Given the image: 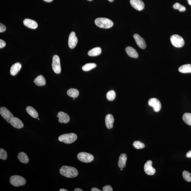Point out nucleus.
Segmentation results:
<instances>
[{"label":"nucleus","instance_id":"f03ea898","mask_svg":"<svg viewBox=\"0 0 191 191\" xmlns=\"http://www.w3.org/2000/svg\"><path fill=\"white\" fill-rule=\"evenodd\" d=\"M96 25L98 27L102 29H108L113 26V23L108 18H100L95 20Z\"/></svg>","mask_w":191,"mask_h":191},{"label":"nucleus","instance_id":"20e7f679","mask_svg":"<svg viewBox=\"0 0 191 191\" xmlns=\"http://www.w3.org/2000/svg\"><path fill=\"white\" fill-rule=\"evenodd\" d=\"M10 182L12 185L15 187L25 185L26 181L25 178L18 175H14L10 177Z\"/></svg>","mask_w":191,"mask_h":191},{"label":"nucleus","instance_id":"39448f33","mask_svg":"<svg viewBox=\"0 0 191 191\" xmlns=\"http://www.w3.org/2000/svg\"><path fill=\"white\" fill-rule=\"evenodd\" d=\"M170 41L172 44L175 47H182L184 45V41L183 38L177 34L172 35L170 37Z\"/></svg>","mask_w":191,"mask_h":191},{"label":"nucleus","instance_id":"7ed1b4c3","mask_svg":"<svg viewBox=\"0 0 191 191\" xmlns=\"http://www.w3.org/2000/svg\"><path fill=\"white\" fill-rule=\"evenodd\" d=\"M77 139V136L74 133H70L62 134L59 136V141L67 144H71L74 142Z\"/></svg>","mask_w":191,"mask_h":191},{"label":"nucleus","instance_id":"9d476101","mask_svg":"<svg viewBox=\"0 0 191 191\" xmlns=\"http://www.w3.org/2000/svg\"><path fill=\"white\" fill-rule=\"evenodd\" d=\"M144 170L147 175L151 176L156 173V170L152 166V162L148 160L145 163L144 166Z\"/></svg>","mask_w":191,"mask_h":191},{"label":"nucleus","instance_id":"f3484780","mask_svg":"<svg viewBox=\"0 0 191 191\" xmlns=\"http://www.w3.org/2000/svg\"><path fill=\"white\" fill-rule=\"evenodd\" d=\"M114 121V117L112 114H108L106 116L105 123L107 129H110L113 128Z\"/></svg>","mask_w":191,"mask_h":191},{"label":"nucleus","instance_id":"f8f14e48","mask_svg":"<svg viewBox=\"0 0 191 191\" xmlns=\"http://www.w3.org/2000/svg\"><path fill=\"white\" fill-rule=\"evenodd\" d=\"M131 6L138 11H141L145 8V4L142 0H130Z\"/></svg>","mask_w":191,"mask_h":191},{"label":"nucleus","instance_id":"4c0bfd02","mask_svg":"<svg viewBox=\"0 0 191 191\" xmlns=\"http://www.w3.org/2000/svg\"><path fill=\"white\" fill-rule=\"evenodd\" d=\"M91 191H101L100 189L97 188H93L91 189Z\"/></svg>","mask_w":191,"mask_h":191},{"label":"nucleus","instance_id":"393cba45","mask_svg":"<svg viewBox=\"0 0 191 191\" xmlns=\"http://www.w3.org/2000/svg\"><path fill=\"white\" fill-rule=\"evenodd\" d=\"M102 53L101 48L96 47L92 48L88 52V55L90 56H96L100 55Z\"/></svg>","mask_w":191,"mask_h":191},{"label":"nucleus","instance_id":"a18cd8bd","mask_svg":"<svg viewBox=\"0 0 191 191\" xmlns=\"http://www.w3.org/2000/svg\"><path fill=\"white\" fill-rule=\"evenodd\" d=\"M37 119H38V120H40V119H39V118H37Z\"/></svg>","mask_w":191,"mask_h":191},{"label":"nucleus","instance_id":"49530a36","mask_svg":"<svg viewBox=\"0 0 191 191\" xmlns=\"http://www.w3.org/2000/svg\"><path fill=\"white\" fill-rule=\"evenodd\" d=\"M120 169H121V171L123 170V168H120Z\"/></svg>","mask_w":191,"mask_h":191},{"label":"nucleus","instance_id":"ea45409f","mask_svg":"<svg viewBox=\"0 0 191 191\" xmlns=\"http://www.w3.org/2000/svg\"><path fill=\"white\" fill-rule=\"evenodd\" d=\"M45 1H46V2L50 3L53 0H44Z\"/></svg>","mask_w":191,"mask_h":191},{"label":"nucleus","instance_id":"58836bf2","mask_svg":"<svg viewBox=\"0 0 191 191\" xmlns=\"http://www.w3.org/2000/svg\"><path fill=\"white\" fill-rule=\"evenodd\" d=\"M74 191H83L82 189L79 188H76L75 189Z\"/></svg>","mask_w":191,"mask_h":191},{"label":"nucleus","instance_id":"37998d69","mask_svg":"<svg viewBox=\"0 0 191 191\" xmlns=\"http://www.w3.org/2000/svg\"><path fill=\"white\" fill-rule=\"evenodd\" d=\"M109 1H110V2H113V1L114 0H108Z\"/></svg>","mask_w":191,"mask_h":191},{"label":"nucleus","instance_id":"dca6fc26","mask_svg":"<svg viewBox=\"0 0 191 191\" xmlns=\"http://www.w3.org/2000/svg\"><path fill=\"white\" fill-rule=\"evenodd\" d=\"M23 24L27 27L30 29H37L38 26L36 22L33 20L30 19L29 18H26L23 21Z\"/></svg>","mask_w":191,"mask_h":191},{"label":"nucleus","instance_id":"c85d7f7f","mask_svg":"<svg viewBox=\"0 0 191 191\" xmlns=\"http://www.w3.org/2000/svg\"><path fill=\"white\" fill-rule=\"evenodd\" d=\"M116 93L114 91L111 90L107 92L106 95V98L109 101H113L115 99Z\"/></svg>","mask_w":191,"mask_h":191},{"label":"nucleus","instance_id":"f704fd0d","mask_svg":"<svg viewBox=\"0 0 191 191\" xmlns=\"http://www.w3.org/2000/svg\"><path fill=\"white\" fill-rule=\"evenodd\" d=\"M6 26L2 23H1L0 24V32H3L6 31Z\"/></svg>","mask_w":191,"mask_h":191},{"label":"nucleus","instance_id":"0eeeda50","mask_svg":"<svg viewBox=\"0 0 191 191\" xmlns=\"http://www.w3.org/2000/svg\"><path fill=\"white\" fill-rule=\"evenodd\" d=\"M77 158L81 162L89 163L93 160L94 157L90 153L86 152H80L78 154Z\"/></svg>","mask_w":191,"mask_h":191},{"label":"nucleus","instance_id":"e433bc0d","mask_svg":"<svg viewBox=\"0 0 191 191\" xmlns=\"http://www.w3.org/2000/svg\"><path fill=\"white\" fill-rule=\"evenodd\" d=\"M186 157L188 158H191V150L190 151L188 152L186 155Z\"/></svg>","mask_w":191,"mask_h":191},{"label":"nucleus","instance_id":"a211bd4d","mask_svg":"<svg viewBox=\"0 0 191 191\" xmlns=\"http://www.w3.org/2000/svg\"><path fill=\"white\" fill-rule=\"evenodd\" d=\"M22 65L20 63L17 62L14 64L11 67L10 73L12 76H15L19 72L21 68Z\"/></svg>","mask_w":191,"mask_h":191},{"label":"nucleus","instance_id":"cd10ccee","mask_svg":"<svg viewBox=\"0 0 191 191\" xmlns=\"http://www.w3.org/2000/svg\"><path fill=\"white\" fill-rule=\"evenodd\" d=\"M183 119L186 124L191 126V113H185L183 115Z\"/></svg>","mask_w":191,"mask_h":191},{"label":"nucleus","instance_id":"4be33fe9","mask_svg":"<svg viewBox=\"0 0 191 191\" xmlns=\"http://www.w3.org/2000/svg\"><path fill=\"white\" fill-rule=\"evenodd\" d=\"M26 111L31 116L34 118H37L38 117V113L34 108L31 106H28L26 108Z\"/></svg>","mask_w":191,"mask_h":191},{"label":"nucleus","instance_id":"bb28decb","mask_svg":"<svg viewBox=\"0 0 191 191\" xmlns=\"http://www.w3.org/2000/svg\"><path fill=\"white\" fill-rule=\"evenodd\" d=\"M96 67V64L88 63L85 64L82 67V70L84 71H88Z\"/></svg>","mask_w":191,"mask_h":191},{"label":"nucleus","instance_id":"aec40b11","mask_svg":"<svg viewBox=\"0 0 191 191\" xmlns=\"http://www.w3.org/2000/svg\"><path fill=\"white\" fill-rule=\"evenodd\" d=\"M127 160V157L126 154L123 153L120 155L118 162V166L119 168H124L126 165Z\"/></svg>","mask_w":191,"mask_h":191},{"label":"nucleus","instance_id":"a878e982","mask_svg":"<svg viewBox=\"0 0 191 191\" xmlns=\"http://www.w3.org/2000/svg\"><path fill=\"white\" fill-rule=\"evenodd\" d=\"M67 95L71 98H77L79 95V91L76 89L71 88L67 91Z\"/></svg>","mask_w":191,"mask_h":191},{"label":"nucleus","instance_id":"473e14b6","mask_svg":"<svg viewBox=\"0 0 191 191\" xmlns=\"http://www.w3.org/2000/svg\"><path fill=\"white\" fill-rule=\"evenodd\" d=\"M7 153L5 150L2 148L0 149V159L5 160L8 156Z\"/></svg>","mask_w":191,"mask_h":191},{"label":"nucleus","instance_id":"423d86ee","mask_svg":"<svg viewBox=\"0 0 191 191\" xmlns=\"http://www.w3.org/2000/svg\"><path fill=\"white\" fill-rule=\"evenodd\" d=\"M52 67L55 73L56 74H59L61 73V70L60 61L58 56L55 55L53 56Z\"/></svg>","mask_w":191,"mask_h":191},{"label":"nucleus","instance_id":"5701e85b","mask_svg":"<svg viewBox=\"0 0 191 191\" xmlns=\"http://www.w3.org/2000/svg\"><path fill=\"white\" fill-rule=\"evenodd\" d=\"M18 158L20 162L23 164H27L29 161V158L27 155L23 152L19 153L18 155Z\"/></svg>","mask_w":191,"mask_h":191},{"label":"nucleus","instance_id":"9b49d317","mask_svg":"<svg viewBox=\"0 0 191 191\" xmlns=\"http://www.w3.org/2000/svg\"><path fill=\"white\" fill-rule=\"evenodd\" d=\"M78 42L77 38L74 32H72L69 37L68 44L70 48L73 49L76 46Z\"/></svg>","mask_w":191,"mask_h":191},{"label":"nucleus","instance_id":"a19ab883","mask_svg":"<svg viewBox=\"0 0 191 191\" xmlns=\"http://www.w3.org/2000/svg\"><path fill=\"white\" fill-rule=\"evenodd\" d=\"M59 191H68V190L64 189H61L59 190Z\"/></svg>","mask_w":191,"mask_h":191},{"label":"nucleus","instance_id":"2f4dec72","mask_svg":"<svg viewBox=\"0 0 191 191\" xmlns=\"http://www.w3.org/2000/svg\"><path fill=\"white\" fill-rule=\"evenodd\" d=\"M173 8L175 9H178L181 12H184L186 10V8L179 3H176L174 4Z\"/></svg>","mask_w":191,"mask_h":191},{"label":"nucleus","instance_id":"7c9ffc66","mask_svg":"<svg viewBox=\"0 0 191 191\" xmlns=\"http://www.w3.org/2000/svg\"><path fill=\"white\" fill-rule=\"evenodd\" d=\"M184 179L188 182H191V174L187 171H184L183 173Z\"/></svg>","mask_w":191,"mask_h":191},{"label":"nucleus","instance_id":"79ce46f5","mask_svg":"<svg viewBox=\"0 0 191 191\" xmlns=\"http://www.w3.org/2000/svg\"><path fill=\"white\" fill-rule=\"evenodd\" d=\"M188 3L190 5H191V0H187Z\"/></svg>","mask_w":191,"mask_h":191},{"label":"nucleus","instance_id":"6ab92c4d","mask_svg":"<svg viewBox=\"0 0 191 191\" xmlns=\"http://www.w3.org/2000/svg\"><path fill=\"white\" fill-rule=\"evenodd\" d=\"M125 50H126L128 55L130 57L136 59L138 57V53L134 48L130 46H128L126 48Z\"/></svg>","mask_w":191,"mask_h":191},{"label":"nucleus","instance_id":"1a4fd4ad","mask_svg":"<svg viewBox=\"0 0 191 191\" xmlns=\"http://www.w3.org/2000/svg\"><path fill=\"white\" fill-rule=\"evenodd\" d=\"M148 104L154 109L155 112H158L162 108V104L159 100L155 98H151L148 101Z\"/></svg>","mask_w":191,"mask_h":191},{"label":"nucleus","instance_id":"f257e3e1","mask_svg":"<svg viewBox=\"0 0 191 191\" xmlns=\"http://www.w3.org/2000/svg\"><path fill=\"white\" fill-rule=\"evenodd\" d=\"M59 173L62 176L67 178L76 177L78 175L77 169L74 167L63 166L59 170Z\"/></svg>","mask_w":191,"mask_h":191},{"label":"nucleus","instance_id":"c03bdc74","mask_svg":"<svg viewBox=\"0 0 191 191\" xmlns=\"http://www.w3.org/2000/svg\"><path fill=\"white\" fill-rule=\"evenodd\" d=\"M87 1H93V0H87Z\"/></svg>","mask_w":191,"mask_h":191},{"label":"nucleus","instance_id":"4468645a","mask_svg":"<svg viewBox=\"0 0 191 191\" xmlns=\"http://www.w3.org/2000/svg\"><path fill=\"white\" fill-rule=\"evenodd\" d=\"M57 117H58L59 121L61 123H66L70 121V117L68 114L62 112H59L58 113Z\"/></svg>","mask_w":191,"mask_h":191},{"label":"nucleus","instance_id":"c756f323","mask_svg":"<svg viewBox=\"0 0 191 191\" xmlns=\"http://www.w3.org/2000/svg\"><path fill=\"white\" fill-rule=\"evenodd\" d=\"M133 146L134 148L137 149H142L145 148V145L143 143H142L138 141H136L133 143Z\"/></svg>","mask_w":191,"mask_h":191},{"label":"nucleus","instance_id":"ddd939ff","mask_svg":"<svg viewBox=\"0 0 191 191\" xmlns=\"http://www.w3.org/2000/svg\"><path fill=\"white\" fill-rule=\"evenodd\" d=\"M134 37L136 44L139 47L142 49H145L146 48V43L143 38L141 37L139 34H134Z\"/></svg>","mask_w":191,"mask_h":191},{"label":"nucleus","instance_id":"b1692460","mask_svg":"<svg viewBox=\"0 0 191 191\" xmlns=\"http://www.w3.org/2000/svg\"><path fill=\"white\" fill-rule=\"evenodd\" d=\"M179 71L183 73H191V65L186 64L179 67Z\"/></svg>","mask_w":191,"mask_h":191},{"label":"nucleus","instance_id":"6e6552de","mask_svg":"<svg viewBox=\"0 0 191 191\" xmlns=\"http://www.w3.org/2000/svg\"><path fill=\"white\" fill-rule=\"evenodd\" d=\"M0 114L4 119L9 123H10L11 119L14 117L12 113L5 107H1L0 108Z\"/></svg>","mask_w":191,"mask_h":191},{"label":"nucleus","instance_id":"c9c22d12","mask_svg":"<svg viewBox=\"0 0 191 191\" xmlns=\"http://www.w3.org/2000/svg\"><path fill=\"white\" fill-rule=\"evenodd\" d=\"M6 43L3 40H0V48H2L5 46Z\"/></svg>","mask_w":191,"mask_h":191},{"label":"nucleus","instance_id":"412c9836","mask_svg":"<svg viewBox=\"0 0 191 191\" xmlns=\"http://www.w3.org/2000/svg\"><path fill=\"white\" fill-rule=\"evenodd\" d=\"M34 82L38 86H43L46 84V80L42 75H40L35 78Z\"/></svg>","mask_w":191,"mask_h":191},{"label":"nucleus","instance_id":"2eb2a0df","mask_svg":"<svg viewBox=\"0 0 191 191\" xmlns=\"http://www.w3.org/2000/svg\"><path fill=\"white\" fill-rule=\"evenodd\" d=\"M10 123L12 126L16 129H21L24 126L23 122L16 117H14L11 119Z\"/></svg>","mask_w":191,"mask_h":191},{"label":"nucleus","instance_id":"72a5a7b5","mask_svg":"<svg viewBox=\"0 0 191 191\" xmlns=\"http://www.w3.org/2000/svg\"><path fill=\"white\" fill-rule=\"evenodd\" d=\"M102 191H113V188L111 186L109 185H107L104 186L103 188Z\"/></svg>","mask_w":191,"mask_h":191}]
</instances>
